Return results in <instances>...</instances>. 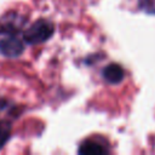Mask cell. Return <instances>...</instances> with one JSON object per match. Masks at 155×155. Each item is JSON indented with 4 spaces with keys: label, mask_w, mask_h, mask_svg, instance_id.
<instances>
[{
    "label": "cell",
    "mask_w": 155,
    "mask_h": 155,
    "mask_svg": "<svg viewBox=\"0 0 155 155\" xmlns=\"http://www.w3.org/2000/svg\"><path fill=\"white\" fill-rule=\"evenodd\" d=\"M102 75L104 78V80L108 81L109 84H119L124 80L125 71H124V69L120 64L111 63V64H108L103 69Z\"/></svg>",
    "instance_id": "277c9868"
},
{
    "label": "cell",
    "mask_w": 155,
    "mask_h": 155,
    "mask_svg": "<svg viewBox=\"0 0 155 155\" xmlns=\"http://www.w3.org/2000/svg\"><path fill=\"white\" fill-rule=\"evenodd\" d=\"M25 19L22 15L15 11H8L0 17V34L16 35L24 27Z\"/></svg>",
    "instance_id": "7a4b0ae2"
},
{
    "label": "cell",
    "mask_w": 155,
    "mask_h": 155,
    "mask_svg": "<svg viewBox=\"0 0 155 155\" xmlns=\"http://www.w3.org/2000/svg\"><path fill=\"white\" fill-rule=\"evenodd\" d=\"M23 50H24L23 42L13 35L0 40V53H2L6 57H11V58L18 57L19 54H22Z\"/></svg>",
    "instance_id": "3957f363"
},
{
    "label": "cell",
    "mask_w": 155,
    "mask_h": 155,
    "mask_svg": "<svg viewBox=\"0 0 155 155\" xmlns=\"http://www.w3.org/2000/svg\"><path fill=\"white\" fill-rule=\"evenodd\" d=\"M138 5L144 12L155 15V0H138Z\"/></svg>",
    "instance_id": "52a82bcc"
},
{
    "label": "cell",
    "mask_w": 155,
    "mask_h": 155,
    "mask_svg": "<svg viewBox=\"0 0 155 155\" xmlns=\"http://www.w3.org/2000/svg\"><path fill=\"white\" fill-rule=\"evenodd\" d=\"M78 153L80 155H103L107 153V149L99 143L88 139L81 143Z\"/></svg>",
    "instance_id": "5b68a950"
},
{
    "label": "cell",
    "mask_w": 155,
    "mask_h": 155,
    "mask_svg": "<svg viewBox=\"0 0 155 155\" xmlns=\"http://www.w3.org/2000/svg\"><path fill=\"white\" fill-rule=\"evenodd\" d=\"M53 33H54L53 23L48 19L40 18L23 33V39L25 42L30 45H36L48 40L53 35Z\"/></svg>",
    "instance_id": "6da1fadb"
},
{
    "label": "cell",
    "mask_w": 155,
    "mask_h": 155,
    "mask_svg": "<svg viewBox=\"0 0 155 155\" xmlns=\"http://www.w3.org/2000/svg\"><path fill=\"white\" fill-rule=\"evenodd\" d=\"M5 107H6V102H5L4 99H0V111H1L2 109H5Z\"/></svg>",
    "instance_id": "ba28073f"
},
{
    "label": "cell",
    "mask_w": 155,
    "mask_h": 155,
    "mask_svg": "<svg viewBox=\"0 0 155 155\" xmlns=\"http://www.w3.org/2000/svg\"><path fill=\"white\" fill-rule=\"evenodd\" d=\"M11 134V124L6 120H0V149L8 140Z\"/></svg>",
    "instance_id": "8992f818"
}]
</instances>
